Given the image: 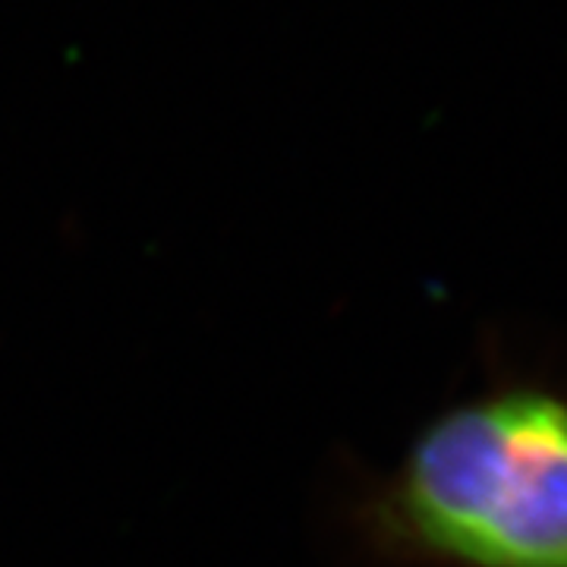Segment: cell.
Returning <instances> with one entry per match:
<instances>
[{
  "instance_id": "cell-1",
  "label": "cell",
  "mask_w": 567,
  "mask_h": 567,
  "mask_svg": "<svg viewBox=\"0 0 567 567\" xmlns=\"http://www.w3.org/2000/svg\"><path fill=\"white\" fill-rule=\"evenodd\" d=\"M394 517L457 567H567V394L517 385L447 410L406 454Z\"/></svg>"
}]
</instances>
